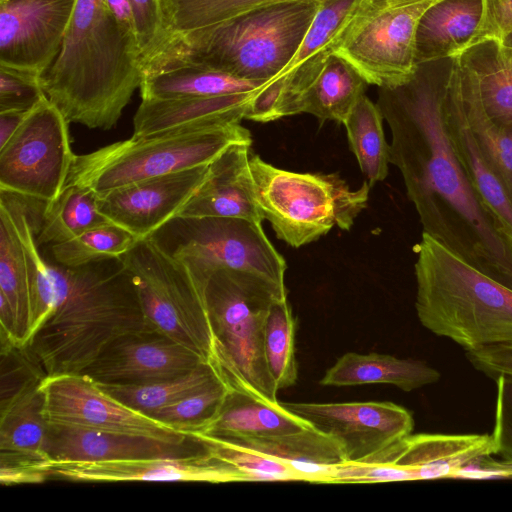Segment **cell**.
Segmentation results:
<instances>
[{"label":"cell","mask_w":512,"mask_h":512,"mask_svg":"<svg viewBox=\"0 0 512 512\" xmlns=\"http://www.w3.org/2000/svg\"><path fill=\"white\" fill-rule=\"evenodd\" d=\"M444 101V77L425 64L406 84L379 88L376 103L391 132L390 163L400 171L423 232L512 289V245L456 156Z\"/></svg>","instance_id":"1"},{"label":"cell","mask_w":512,"mask_h":512,"mask_svg":"<svg viewBox=\"0 0 512 512\" xmlns=\"http://www.w3.org/2000/svg\"><path fill=\"white\" fill-rule=\"evenodd\" d=\"M47 260L53 308L25 345L46 377L79 374L118 336L153 328L121 257L76 267Z\"/></svg>","instance_id":"2"},{"label":"cell","mask_w":512,"mask_h":512,"mask_svg":"<svg viewBox=\"0 0 512 512\" xmlns=\"http://www.w3.org/2000/svg\"><path fill=\"white\" fill-rule=\"evenodd\" d=\"M143 80L140 51L106 0H77L60 52L40 81L68 123L110 130Z\"/></svg>","instance_id":"3"},{"label":"cell","mask_w":512,"mask_h":512,"mask_svg":"<svg viewBox=\"0 0 512 512\" xmlns=\"http://www.w3.org/2000/svg\"><path fill=\"white\" fill-rule=\"evenodd\" d=\"M322 1L278 3L210 27L173 34L145 65L143 75L194 65L263 87L290 63Z\"/></svg>","instance_id":"4"},{"label":"cell","mask_w":512,"mask_h":512,"mask_svg":"<svg viewBox=\"0 0 512 512\" xmlns=\"http://www.w3.org/2000/svg\"><path fill=\"white\" fill-rule=\"evenodd\" d=\"M420 323L465 351L512 343V289L423 232L414 248Z\"/></svg>","instance_id":"5"},{"label":"cell","mask_w":512,"mask_h":512,"mask_svg":"<svg viewBox=\"0 0 512 512\" xmlns=\"http://www.w3.org/2000/svg\"><path fill=\"white\" fill-rule=\"evenodd\" d=\"M287 289L259 276L217 270L205 286L216 367L234 389L277 403L278 389L264 355V326L272 303Z\"/></svg>","instance_id":"6"},{"label":"cell","mask_w":512,"mask_h":512,"mask_svg":"<svg viewBox=\"0 0 512 512\" xmlns=\"http://www.w3.org/2000/svg\"><path fill=\"white\" fill-rule=\"evenodd\" d=\"M250 169L263 219L294 248L319 239L335 226L349 230L367 206L368 181L352 190L338 173L289 171L256 154H251Z\"/></svg>","instance_id":"7"},{"label":"cell","mask_w":512,"mask_h":512,"mask_svg":"<svg viewBox=\"0 0 512 512\" xmlns=\"http://www.w3.org/2000/svg\"><path fill=\"white\" fill-rule=\"evenodd\" d=\"M237 143L252 144L241 123L149 137H131L77 155L66 184L103 193L145 179L209 165Z\"/></svg>","instance_id":"8"},{"label":"cell","mask_w":512,"mask_h":512,"mask_svg":"<svg viewBox=\"0 0 512 512\" xmlns=\"http://www.w3.org/2000/svg\"><path fill=\"white\" fill-rule=\"evenodd\" d=\"M149 324L216 366L205 289L187 266L150 236L121 256Z\"/></svg>","instance_id":"9"},{"label":"cell","mask_w":512,"mask_h":512,"mask_svg":"<svg viewBox=\"0 0 512 512\" xmlns=\"http://www.w3.org/2000/svg\"><path fill=\"white\" fill-rule=\"evenodd\" d=\"M153 236L204 289L217 270L253 274L286 288V261L262 223L230 217H175Z\"/></svg>","instance_id":"10"},{"label":"cell","mask_w":512,"mask_h":512,"mask_svg":"<svg viewBox=\"0 0 512 512\" xmlns=\"http://www.w3.org/2000/svg\"><path fill=\"white\" fill-rule=\"evenodd\" d=\"M437 1L361 0L342 29L334 53L350 63L368 85L396 88L406 84L418 70V23Z\"/></svg>","instance_id":"11"},{"label":"cell","mask_w":512,"mask_h":512,"mask_svg":"<svg viewBox=\"0 0 512 512\" xmlns=\"http://www.w3.org/2000/svg\"><path fill=\"white\" fill-rule=\"evenodd\" d=\"M68 121L47 98L0 148V190L51 203L63 191L76 154Z\"/></svg>","instance_id":"12"},{"label":"cell","mask_w":512,"mask_h":512,"mask_svg":"<svg viewBox=\"0 0 512 512\" xmlns=\"http://www.w3.org/2000/svg\"><path fill=\"white\" fill-rule=\"evenodd\" d=\"M40 386L48 424L141 435L173 443L192 438L123 404L83 374L47 376Z\"/></svg>","instance_id":"13"},{"label":"cell","mask_w":512,"mask_h":512,"mask_svg":"<svg viewBox=\"0 0 512 512\" xmlns=\"http://www.w3.org/2000/svg\"><path fill=\"white\" fill-rule=\"evenodd\" d=\"M286 409L333 437L346 462H364L410 435L409 410L388 401L284 402Z\"/></svg>","instance_id":"14"},{"label":"cell","mask_w":512,"mask_h":512,"mask_svg":"<svg viewBox=\"0 0 512 512\" xmlns=\"http://www.w3.org/2000/svg\"><path fill=\"white\" fill-rule=\"evenodd\" d=\"M361 0H323L290 63L254 95L246 119L266 123L296 115L299 99L316 79Z\"/></svg>","instance_id":"15"},{"label":"cell","mask_w":512,"mask_h":512,"mask_svg":"<svg viewBox=\"0 0 512 512\" xmlns=\"http://www.w3.org/2000/svg\"><path fill=\"white\" fill-rule=\"evenodd\" d=\"M77 0H0V64L42 75L63 44Z\"/></svg>","instance_id":"16"},{"label":"cell","mask_w":512,"mask_h":512,"mask_svg":"<svg viewBox=\"0 0 512 512\" xmlns=\"http://www.w3.org/2000/svg\"><path fill=\"white\" fill-rule=\"evenodd\" d=\"M202 362L207 361L193 350L150 328L118 336L80 374L98 384L137 385L185 374Z\"/></svg>","instance_id":"17"},{"label":"cell","mask_w":512,"mask_h":512,"mask_svg":"<svg viewBox=\"0 0 512 512\" xmlns=\"http://www.w3.org/2000/svg\"><path fill=\"white\" fill-rule=\"evenodd\" d=\"M210 164L97 193L98 208L108 220L138 240L153 236L178 216L204 182Z\"/></svg>","instance_id":"18"},{"label":"cell","mask_w":512,"mask_h":512,"mask_svg":"<svg viewBox=\"0 0 512 512\" xmlns=\"http://www.w3.org/2000/svg\"><path fill=\"white\" fill-rule=\"evenodd\" d=\"M38 467L48 478L71 482H242L234 468L208 451L184 457L97 462L47 460L38 463Z\"/></svg>","instance_id":"19"},{"label":"cell","mask_w":512,"mask_h":512,"mask_svg":"<svg viewBox=\"0 0 512 512\" xmlns=\"http://www.w3.org/2000/svg\"><path fill=\"white\" fill-rule=\"evenodd\" d=\"M207 452L195 439L173 443L147 436L48 424V460L97 462L123 459L184 457Z\"/></svg>","instance_id":"20"},{"label":"cell","mask_w":512,"mask_h":512,"mask_svg":"<svg viewBox=\"0 0 512 512\" xmlns=\"http://www.w3.org/2000/svg\"><path fill=\"white\" fill-rule=\"evenodd\" d=\"M495 454L491 434L408 435L364 462L388 464L409 472L412 481L452 478L472 460Z\"/></svg>","instance_id":"21"},{"label":"cell","mask_w":512,"mask_h":512,"mask_svg":"<svg viewBox=\"0 0 512 512\" xmlns=\"http://www.w3.org/2000/svg\"><path fill=\"white\" fill-rule=\"evenodd\" d=\"M251 145L234 144L217 157L176 217H230L262 223L250 169Z\"/></svg>","instance_id":"22"},{"label":"cell","mask_w":512,"mask_h":512,"mask_svg":"<svg viewBox=\"0 0 512 512\" xmlns=\"http://www.w3.org/2000/svg\"><path fill=\"white\" fill-rule=\"evenodd\" d=\"M256 93L142 99L133 119V137L239 124L246 119Z\"/></svg>","instance_id":"23"},{"label":"cell","mask_w":512,"mask_h":512,"mask_svg":"<svg viewBox=\"0 0 512 512\" xmlns=\"http://www.w3.org/2000/svg\"><path fill=\"white\" fill-rule=\"evenodd\" d=\"M444 92L445 121L456 156L482 206L512 245V200L484 157L447 75Z\"/></svg>","instance_id":"24"},{"label":"cell","mask_w":512,"mask_h":512,"mask_svg":"<svg viewBox=\"0 0 512 512\" xmlns=\"http://www.w3.org/2000/svg\"><path fill=\"white\" fill-rule=\"evenodd\" d=\"M311 426L279 402L271 403L232 388L216 416L203 428L190 432L232 439L266 438L298 432Z\"/></svg>","instance_id":"25"},{"label":"cell","mask_w":512,"mask_h":512,"mask_svg":"<svg viewBox=\"0 0 512 512\" xmlns=\"http://www.w3.org/2000/svg\"><path fill=\"white\" fill-rule=\"evenodd\" d=\"M0 296L7 300L13 312L15 344L25 346L32 332L28 266L13 193L4 190H0Z\"/></svg>","instance_id":"26"},{"label":"cell","mask_w":512,"mask_h":512,"mask_svg":"<svg viewBox=\"0 0 512 512\" xmlns=\"http://www.w3.org/2000/svg\"><path fill=\"white\" fill-rule=\"evenodd\" d=\"M440 377L436 369L421 360L377 352H347L325 372L319 383L335 387L389 384L410 392L433 384Z\"/></svg>","instance_id":"27"},{"label":"cell","mask_w":512,"mask_h":512,"mask_svg":"<svg viewBox=\"0 0 512 512\" xmlns=\"http://www.w3.org/2000/svg\"><path fill=\"white\" fill-rule=\"evenodd\" d=\"M482 0H439L422 15L416 31L417 65L459 55L473 36Z\"/></svg>","instance_id":"28"},{"label":"cell","mask_w":512,"mask_h":512,"mask_svg":"<svg viewBox=\"0 0 512 512\" xmlns=\"http://www.w3.org/2000/svg\"><path fill=\"white\" fill-rule=\"evenodd\" d=\"M453 59L496 123L512 129V48L489 41Z\"/></svg>","instance_id":"29"},{"label":"cell","mask_w":512,"mask_h":512,"mask_svg":"<svg viewBox=\"0 0 512 512\" xmlns=\"http://www.w3.org/2000/svg\"><path fill=\"white\" fill-rule=\"evenodd\" d=\"M228 439L286 463L305 482L327 483L333 469L346 462L340 444L313 426L275 437Z\"/></svg>","instance_id":"30"},{"label":"cell","mask_w":512,"mask_h":512,"mask_svg":"<svg viewBox=\"0 0 512 512\" xmlns=\"http://www.w3.org/2000/svg\"><path fill=\"white\" fill-rule=\"evenodd\" d=\"M40 384L1 409V459L32 463L48 460L45 453L48 422Z\"/></svg>","instance_id":"31"},{"label":"cell","mask_w":512,"mask_h":512,"mask_svg":"<svg viewBox=\"0 0 512 512\" xmlns=\"http://www.w3.org/2000/svg\"><path fill=\"white\" fill-rule=\"evenodd\" d=\"M367 85L350 63L333 53L299 99L296 114L308 113L321 121L343 124L365 94Z\"/></svg>","instance_id":"32"},{"label":"cell","mask_w":512,"mask_h":512,"mask_svg":"<svg viewBox=\"0 0 512 512\" xmlns=\"http://www.w3.org/2000/svg\"><path fill=\"white\" fill-rule=\"evenodd\" d=\"M261 88L223 71L183 65L144 74L140 94L142 99L213 97L255 92Z\"/></svg>","instance_id":"33"},{"label":"cell","mask_w":512,"mask_h":512,"mask_svg":"<svg viewBox=\"0 0 512 512\" xmlns=\"http://www.w3.org/2000/svg\"><path fill=\"white\" fill-rule=\"evenodd\" d=\"M450 60L447 78L459 95L468 124L484 157L512 200V129L496 123L487 115L457 63Z\"/></svg>","instance_id":"34"},{"label":"cell","mask_w":512,"mask_h":512,"mask_svg":"<svg viewBox=\"0 0 512 512\" xmlns=\"http://www.w3.org/2000/svg\"><path fill=\"white\" fill-rule=\"evenodd\" d=\"M111 221L98 208V194L90 187L66 184L51 203H46L36 234L40 245L68 241Z\"/></svg>","instance_id":"35"},{"label":"cell","mask_w":512,"mask_h":512,"mask_svg":"<svg viewBox=\"0 0 512 512\" xmlns=\"http://www.w3.org/2000/svg\"><path fill=\"white\" fill-rule=\"evenodd\" d=\"M381 110L365 94L343 123L350 150L372 186L388 176L390 145L386 141Z\"/></svg>","instance_id":"36"},{"label":"cell","mask_w":512,"mask_h":512,"mask_svg":"<svg viewBox=\"0 0 512 512\" xmlns=\"http://www.w3.org/2000/svg\"><path fill=\"white\" fill-rule=\"evenodd\" d=\"M219 377L223 376L216 366L202 362L191 371L169 379L137 385L97 384L118 401L147 414L204 389Z\"/></svg>","instance_id":"37"},{"label":"cell","mask_w":512,"mask_h":512,"mask_svg":"<svg viewBox=\"0 0 512 512\" xmlns=\"http://www.w3.org/2000/svg\"><path fill=\"white\" fill-rule=\"evenodd\" d=\"M295 1L322 0H160V4L169 38L173 34H185L225 22L255 9Z\"/></svg>","instance_id":"38"},{"label":"cell","mask_w":512,"mask_h":512,"mask_svg":"<svg viewBox=\"0 0 512 512\" xmlns=\"http://www.w3.org/2000/svg\"><path fill=\"white\" fill-rule=\"evenodd\" d=\"M295 332L296 319L287 297L275 300L265 320L264 355L278 391L289 388L297 382Z\"/></svg>","instance_id":"39"},{"label":"cell","mask_w":512,"mask_h":512,"mask_svg":"<svg viewBox=\"0 0 512 512\" xmlns=\"http://www.w3.org/2000/svg\"><path fill=\"white\" fill-rule=\"evenodd\" d=\"M187 435L202 442L213 457L234 468L242 482L302 481L286 463L234 440L200 432H189Z\"/></svg>","instance_id":"40"},{"label":"cell","mask_w":512,"mask_h":512,"mask_svg":"<svg viewBox=\"0 0 512 512\" xmlns=\"http://www.w3.org/2000/svg\"><path fill=\"white\" fill-rule=\"evenodd\" d=\"M137 241L128 230L110 222L50 245V258L63 266L76 267L102 258L121 257Z\"/></svg>","instance_id":"41"},{"label":"cell","mask_w":512,"mask_h":512,"mask_svg":"<svg viewBox=\"0 0 512 512\" xmlns=\"http://www.w3.org/2000/svg\"><path fill=\"white\" fill-rule=\"evenodd\" d=\"M232 389L223 377L175 403L146 415L186 434L203 428L218 413Z\"/></svg>","instance_id":"42"},{"label":"cell","mask_w":512,"mask_h":512,"mask_svg":"<svg viewBox=\"0 0 512 512\" xmlns=\"http://www.w3.org/2000/svg\"><path fill=\"white\" fill-rule=\"evenodd\" d=\"M1 409L46 377L26 346L1 342Z\"/></svg>","instance_id":"43"},{"label":"cell","mask_w":512,"mask_h":512,"mask_svg":"<svg viewBox=\"0 0 512 512\" xmlns=\"http://www.w3.org/2000/svg\"><path fill=\"white\" fill-rule=\"evenodd\" d=\"M40 75L0 64V112L33 109L46 96Z\"/></svg>","instance_id":"44"},{"label":"cell","mask_w":512,"mask_h":512,"mask_svg":"<svg viewBox=\"0 0 512 512\" xmlns=\"http://www.w3.org/2000/svg\"><path fill=\"white\" fill-rule=\"evenodd\" d=\"M143 70L163 48L168 33L165 29L160 0H130Z\"/></svg>","instance_id":"45"},{"label":"cell","mask_w":512,"mask_h":512,"mask_svg":"<svg viewBox=\"0 0 512 512\" xmlns=\"http://www.w3.org/2000/svg\"><path fill=\"white\" fill-rule=\"evenodd\" d=\"M482 4L480 21L464 50L489 41L501 44L512 32V0H482Z\"/></svg>","instance_id":"46"},{"label":"cell","mask_w":512,"mask_h":512,"mask_svg":"<svg viewBox=\"0 0 512 512\" xmlns=\"http://www.w3.org/2000/svg\"><path fill=\"white\" fill-rule=\"evenodd\" d=\"M412 481L406 470L373 462H344L331 472L327 483H376Z\"/></svg>","instance_id":"47"},{"label":"cell","mask_w":512,"mask_h":512,"mask_svg":"<svg viewBox=\"0 0 512 512\" xmlns=\"http://www.w3.org/2000/svg\"><path fill=\"white\" fill-rule=\"evenodd\" d=\"M497 397L495 421L491 434L495 454L512 460V376L501 375L495 379Z\"/></svg>","instance_id":"48"},{"label":"cell","mask_w":512,"mask_h":512,"mask_svg":"<svg viewBox=\"0 0 512 512\" xmlns=\"http://www.w3.org/2000/svg\"><path fill=\"white\" fill-rule=\"evenodd\" d=\"M452 478L468 480L512 478V460L498 461L491 455L481 456L459 468Z\"/></svg>","instance_id":"49"},{"label":"cell","mask_w":512,"mask_h":512,"mask_svg":"<svg viewBox=\"0 0 512 512\" xmlns=\"http://www.w3.org/2000/svg\"><path fill=\"white\" fill-rule=\"evenodd\" d=\"M48 479L38 463L0 458V482L2 485L40 484Z\"/></svg>","instance_id":"50"},{"label":"cell","mask_w":512,"mask_h":512,"mask_svg":"<svg viewBox=\"0 0 512 512\" xmlns=\"http://www.w3.org/2000/svg\"><path fill=\"white\" fill-rule=\"evenodd\" d=\"M106 1L122 33L139 49L130 0Z\"/></svg>","instance_id":"51"},{"label":"cell","mask_w":512,"mask_h":512,"mask_svg":"<svg viewBox=\"0 0 512 512\" xmlns=\"http://www.w3.org/2000/svg\"><path fill=\"white\" fill-rule=\"evenodd\" d=\"M29 111L0 112V148L13 136Z\"/></svg>","instance_id":"52"},{"label":"cell","mask_w":512,"mask_h":512,"mask_svg":"<svg viewBox=\"0 0 512 512\" xmlns=\"http://www.w3.org/2000/svg\"><path fill=\"white\" fill-rule=\"evenodd\" d=\"M501 45L508 47V48H512V32L507 37H505V39L502 41Z\"/></svg>","instance_id":"53"},{"label":"cell","mask_w":512,"mask_h":512,"mask_svg":"<svg viewBox=\"0 0 512 512\" xmlns=\"http://www.w3.org/2000/svg\"><path fill=\"white\" fill-rule=\"evenodd\" d=\"M394 3H400V4H410V3H416L421 1H427V0H386Z\"/></svg>","instance_id":"54"}]
</instances>
